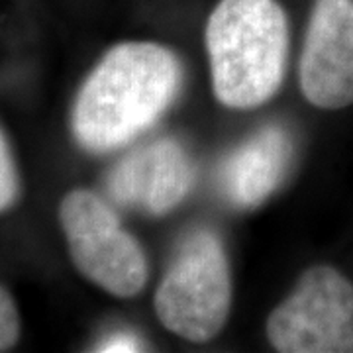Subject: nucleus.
<instances>
[{
    "label": "nucleus",
    "instance_id": "nucleus-1",
    "mask_svg": "<svg viewBox=\"0 0 353 353\" xmlns=\"http://www.w3.org/2000/svg\"><path fill=\"white\" fill-rule=\"evenodd\" d=\"M183 87L175 53L152 41H128L108 51L77 94L71 128L90 153L120 150L167 112Z\"/></svg>",
    "mask_w": 353,
    "mask_h": 353
},
{
    "label": "nucleus",
    "instance_id": "nucleus-2",
    "mask_svg": "<svg viewBox=\"0 0 353 353\" xmlns=\"http://www.w3.org/2000/svg\"><path fill=\"white\" fill-rule=\"evenodd\" d=\"M204 38L224 106L250 110L277 94L289 59V24L277 0H220Z\"/></svg>",
    "mask_w": 353,
    "mask_h": 353
},
{
    "label": "nucleus",
    "instance_id": "nucleus-3",
    "mask_svg": "<svg viewBox=\"0 0 353 353\" xmlns=\"http://www.w3.org/2000/svg\"><path fill=\"white\" fill-rule=\"evenodd\" d=\"M232 306V273L220 238L189 234L155 292V312L183 340L204 343L220 334Z\"/></svg>",
    "mask_w": 353,
    "mask_h": 353
},
{
    "label": "nucleus",
    "instance_id": "nucleus-4",
    "mask_svg": "<svg viewBox=\"0 0 353 353\" xmlns=\"http://www.w3.org/2000/svg\"><path fill=\"white\" fill-rule=\"evenodd\" d=\"M59 222L77 271L118 299H134L148 283V257L136 238L92 190H71Z\"/></svg>",
    "mask_w": 353,
    "mask_h": 353
},
{
    "label": "nucleus",
    "instance_id": "nucleus-5",
    "mask_svg": "<svg viewBox=\"0 0 353 353\" xmlns=\"http://www.w3.org/2000/svg\"><path fill=\"white\" fill-rule=\"evenodd\" d=\"M281 353L353 352V285L328 265L310 267L267 320Z\"/></svg>",
    "mask_w": 353,
    "mask_h": 353
},
{
    "label": "nucleus",
    "instance_id": "nucleus-6",
    "mask_svg": "<svg viewBox=\"0 0 353 353\" xmlns=\"http://www.w3.org/2000/svg\"><path fill=\"white\" fill-rule=\"evenodd\" d=\"M301 88L324 110L353 102V0H316L301 55Z\"/></svg>",
    "mask_w": 353,
    "mask_h": 353
},
{
    "label": "nucleus",
    "instance_id": "nucleus-7",
    "mask_svg": "<svg viewBox=\"0 0 353 353\" xmlns=\"http://www.w3.org/2000/svg\"><path fill=\"white\" fill-rule=\"evenodd\" d=\"M194 163L175 138L153 139L114 165L106 179L118 206L163 216L187 199L194 185Z\"/></svg>",
    "mask_w": 353,
    "mask_h": 353
},
{
    "label": "nucleus",
    "instance_id": "nucleus-8",
    "mask_svg": "<svg viewBox=\"0 0 353 353\" xmlns=\"http://www.w3.org/2000/svg\"><path fill=\"white\" fill-rule=\"evenodd\" d=\"M292 159V139L283 126L261 128L228 155L220 167V187L228 201L253 208L267 201L283 181Z\"/></svg>",
    "mask_w": 353,
    "mask_h": 353
},
{
    "label": "nucleus",
    "instance_id": "nucleus-9",
    "mask_svg": "<svg viewBox=\"0 0 353 353\" xmlns=\"http://www.w3.org/2000/svg\"><path fill=\"white\" fill-rule=\"evenodd\" d=\"M20 196V176L14 163L12 152L6 143V138L0 132V212L14 206Z\"/></svg>",
    "mask_w": 353,
    "mask_h": 353
},
{
    "label": "nucleus",
    "instance_id": "nucleus-10",
    "mask_svg": "<svg viewBox=\"0 0 353 353\" xmlns=\"http://www.w3.org/2000/svg\"><path fill=\"white\" fill-rule=\"evenodd\" d=\"M20 340V314L12 294L0 285V352H8Z\"/></svg>",
    "mask_w": 353,
    "mask_h": 353
},
{
    "label": "nucleus",
    "instance_id": "nucleus-11",
    "mask_svg": "<svg viewBox=\"0 0 353 353\" xmlns=\"http://www.w3.org/2000/svg\"><path fill=\"white\" fill-rule=\"evenodd\" d=\"M145 345L136 334L130 332H118L110 334L106 340H102L97 347V352L102 353H118V352H141Z\"/></svg>",
    "mask_w": 353,
    "mask_h": 353
}]
</instances>
